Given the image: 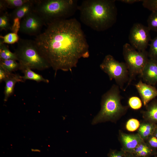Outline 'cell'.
<instances>
[{"instance_id":"obj_1","label":"cell","mask_w":157,"mask_h":157,"mask_svg":"<svg viewBox=\"0 0 157 157\" xmlns=\"http://www.w3.org/2000/svg\"><path fill=\"white\" fill-rule=\"evenodd\" d=\"M34 40L41 55L57 71H71L81 58L89 56V46L80 22L75 18L49 24Z\"/></svg>"},{"instance_id":"obj_2","label":"cell","mask_w":157,"mask_h":157,"mask_svg":"<svg viewBox=\"0 0 157 157\" xmlns=\"http://www.w3.org/2000/svg\"><path fill=\"white\" fill-rule=\"evenodd\" d=\"M113 0H85L78 5L80 18L85 25L97 31L108 29L116 23L117 10Z\"/></svg>"},{"instance_id":"obj_3","label":"cell","mask_w":157,"mask_h":157,"mask_svg":"<svg viewBox=\"0 0 157 157\" xmlns=\"http://www.w3.org/2000/svg\"><path fill=\"white\" fill-rule=\"evenodd\" d=\"M76 0H36L35 11L46 25L69 19L78 10Z\"/></svg>"},{"instance_id":"obj_4","label":"cell","mask_w":157,"mask_h":157,"mask_svg":"<svg viewBox=\"0 0 157 157\" xmlns=\"http://www.w3.org/2000/svg\"><path fill=\"white\" fill-rule=\"evenodd\" d=\"M120 89L117 84H113L102 95L101 110L92 120V124L114 120L126 111V107L123 106L121 103Z\"/></svg>"},{"instance_id":"obj_5","label":"cell","mask_w":157,"mask_h":157,"mask_svg":"<svg viewBox=\"0 0 157 157\" xmlns=\"http://www.w3.org/2000/svg\"><path fill=\"white\" fill-rule=\"evenodd\" d=\"M14 53L22 71L26 68L43 70L50 67L40 53L34 40L19 39Z\"/></svg>"},{"instance_id":"obj_6","label":"cell","mask_w":157,"mask_h":157,"mask_svg":"<svg viewBox=\"0 0 157 157\" xmlns=\"http://www.w3.org/2000/svg\"><path fill=\"white\" fill-rule=\"evenodd\" d=\"M122 53L129 74V80L126 88L137 75H141L149 58L146 51H137L128 43L123 45Z\"/></svg>"},{"instance_id":"obj_7","label":"cell","mask_w":157,"mask_h":157,"mask_svg":"<svg viewBox=\"0 0 157 157\" xmlns=\"http://www.w3.org/2000/svg\"><path fill=\"white\" fill-rule=\"evenodd\" d=\"M101 69L108 76L111 81L114 79L120 89L124 90L126 83L129 80L128 69L126 63L119 62L111 55L105 56L100 65Z\"/></svg>"},{"instance_id":"obj_8","label":"cell","mask_w":157,"mask_h":157,"mask_svg":"<svg viewBox=\"0 0 157 157\" xmlns=\"http://www.w3.org/2000/svg\"><path fill=\"white\" fill-rule=\"evenodd\" d=\"M150 30L147 26L136 23L131 27L129 35L131 45L139 51H146L150 41L151 40Z\"/></svg>"},{"instance_id":"obj_9","label":"cell","mask_w":157,"mask_h":157,"mask_svg":"<svg viewBox=\"0 0 157 157\" xmlns=\"http://www.w3.org/2000/svg\"><path fill=\"white\" fill-rule=\"evenodd\" d=\"M45 24L42 18L34 11L21 19L19 31L28 35L36 36L40 33Z\"/></svg>"},{"instance_id":"obj_10","label":"cell","mask_w":157,"mask_h":157,"mask_svg":"<svg viewBox=\"0 0 157 157\" xmlns=\"http://www.w3.org/2000/svg\"><path fill=\"white\" fill-rule=\"evenodd\" d=\"M135 86L145 106L157 97V89L154 86L140 80Z\"/></svg>"},{"instance_id":"obj_11","label":"cell","mask_w":157,"mask_h":157,"mask_svg":"<svg viewBox=\"0 0 157 157\" xmlns=\"http://www.w3.org/2000/svg\"><path fill=\"white\" fill-rule=\"evenodd\" d=\"M140 76L144 83L155 86L157 83V61L149 59Z\"/></svg>"},{"instance_id":"obj_12","label":"cell","mask_w":157,"mask_h":157,"mask_svg":"<svg viewBox=\"0 0 157 157\" xmlns=\"http://www.w3.org/2000/svg\"><path fill=\"white\" fill-rule=\"evenodd\" d=\"M36 0H28L21 6L13 10L10 14L11 19L19 18L21 20L25 16L34 11Z\"/></svg>"},{"instance_id":"obj_13","label":"cell","mask_w":157,"mask_h":157,"mask_svg":"<svg viewBox=\"0 0 157 157\" xmlns=\"http://www.w3.org/2000/svg\"><path fill=\"white\" fill-rule=\"evenodd\" d=\"M121 139L124 150L126 152L133 153L137 146L140 143L142 138L140 135L122 134Z\"/></svg>"},{"instance_id":"obj_14","label":"cell","mask_w":157,"mask_h":157,"mask_svg":"<svg viewBox=\"0 0 157 157\" xmlns=\"http://www.w3.org/2000/svg\"><path fill=\"white\" fill-rule=\"evenodd\" d=\"M5 85L4 94V101H6L13 94L15 84L18 82H24L21 76L18 74L12 73L10 76L5 81Z\"/></svg>"},{"instance_id":"obj_15","label":"cell","mask_w":157,"mask_h":157,"mask_svg":"<svg viewBox=\"0 0 157 157\" xmlns=\"http://www.w3.org/2000/svg\"><path fill=\"white\" fill-rule=\"evenodd\" d=\"M146 106L147 110L144 112L146 118L149 122L157 123V100L153 99Z\"/></svg>"},{"instance_id":"obj_16","label":"cell","mask_w":157,"mask_h":157,"mask_svg":"<svg viewBox=\"0 0 157 157\" xmlns=\"http://www.w3.org/2000/svg\"><path fill=\"white\" fill-rule=\"evenodd\" d=\"M28 0H0V13L3 12L7 8L14 9L18 8Z\"/></svg>"},{"instance_id":"obj_17","label":"cell","mask_w":157,"mask_h":157,"mask_svg":"<svg viewBox=\"0 0 157 157\" xmlns=\"http://www.w3.org/2000/svg\"><path fill=\"white\" fill-rule=\"evenodd\" d=\"M133 154L138 157H147L155 153L154 149L149 145L139 144L135 149Z\"/></svg>"},{"instance_id":"obj_18","label":"cell","mask_w":157,"mask_h":157,"mask_svg":"<svg viewBox=\"0 0 157 157\" xmlns=\"http://www.w3.org/2000/svg\"><path fill=\"white\" fill-rule=\"evenodd\" d=\"M22 71L24 74L22 78L24 81L26 80H30L38 82H43L47 83L49 82L48 80L43 77L41 75L33 71L30 69L26 68Z\"/></svg>"},{"instance_id":"obj_19","label":"cell","mask_w":157,"mask_h":157,"mask_svg":"<svg viewBox=\"0 0 157 157\" xmlns=\"http://www.w3.org/2000/svg\"><path fill=\"white\" fill-rule=\"evenodd\" d=\"M155 124L149 122L141 125L139 129L140 136L143 138H146L153 134L156 127Z\"/></svg>"},{"instance_id":"obj_20","label":"cell","mask_w":157,"mask_h":157,"mask_svg":"<svg viewBox=\"0 0 157 157\" xmlns=\"http://www.w3.org/2000/svg\"><path fill=\"white\" fill-rule=\"evenodd\" d=\"M17 60V56L12 52L8 47L0 40V60Z\"/></svg>"},{"instance_id":"obj_21","label":"cell","mask_w":157,"mask_h":157,"mask_svg":"<svg viewBox=\"0 0 157 157\" xmlns=\"http://www.w3.org/2000/svg\"><path fill=\"white\" fill-rule=\"evenodd\" d=\"M0 66L10 73L20 69V68L19 63L14 60H0Z\"/></svg>"},{"instance_id":"obj_22","label":"cell","mask_w":157,"mask_h":157,"mask_svg":"<svg viewBox=\"0 0 157 157\" xmlns=\"http://www.w3.org/2000/svg\"><path fill=\"white\" fill-rule=\"evenodd\" d=\"M10 14L7 12H3L0 13V31L3 30L7 31L10 29L11 25L10 23Z\"/></svg>"},{"instance_id":"obj_23","label":"cell","mask_w":157,"mask_h":157,"mask_svg":"<svg viewBox=\"0 0 157 157\" xmlns=\"http://www.w3.org/2000/svg\"><path fill=\"white\" fill-rule=\"evenodd\" d=\"M148 52L149 59L157 61V35L151 39Z\"/></svg>"},{"instance_id":"obj_24","label":"cell","mask_w":157,"mask_h":157,"mask_svg":"<svg viewBox=\"0 0 157 157\" xmlns=\"http://www.w3.org/2000/svg\"><path fill=\"white\" fill-rule=\"evenodd\" d=\"M147 27L150 31L157 32V10L151 11L147 19Z\"/></svg>"},{"instance_id":"obj_25","label":"cell","mask_w":157,"mask_h":157,"mask_svg":"<svg viewBox=\"0 0 157 157\" xmlns=\"http://www.w3.org/2000/svg\"><path fill=\"white\" fill-rule=\"evenodd\" d=\"M19 39L17 34L11 32L4 36L1 35L0 40L5 44H13L17 43Z\"/></svg>"},{"instance_id":"obj_26","label":"cell","mask_w":157,"mask_h":157,"mask_svg":"<svg viewBox=\"0 0 157 157\" xmlns=\"http://www.w3.org/2000/svg\"><path fill=\"white\" fill-rule=\"evenodd\" d=\"M128 104L132 109L138 110L142 106V101L137 96H132L129 99Z\"/></svg>"},{"instance_id":"obj_27","label":"cell","mask_w":157,"mask_h":157,"mask_svg":"<svg viewBox=\"0 0 157 157\" xmlns=\"http://www.w3.org/2000/svg\"><path fill=\"white\" fill-rule=\"evenodd\" d=\"M140 126V122L137 119L132 118L129 120L127 122L126 127L128 131H133L136 130Z\"/></svg>"},{"instance_id":"obj_28","label":"cell","mask_w":157,"mask_h":157,"mask_svg":"<svg viewBox=\"0 0 157 157\" xmlns=\"http://www.w3.org/2000/svg\"><path fill=\"white\" fill-rule=\"evenodd\" d=\"M142 5L151 11L157 10V0H144Z\"/></svg>"},{"instance_id":"obj_29","label":"cell","mask_w":157,"mask_h":157,"mask_svg":"<svg viewBox=\"0 0 157 157\" xmlns=\"http://www.w3.org/2000/svg\"><path fill=\"white\" fill-rule=\"evenodd\" d=\"M12 20L13 22L10 30L11 32L17 34L18 31H19L21 20L17 18L13 19Z\"/></svg>"},{"instance_id":"obj_30","label":"cell","mask_w":157,"mask_h":157,"mask_svg":"<svg viewBox=\"0 0 157 157\" xmlns=\"http://www.w3.org/2000/svg\"><path fill=\"white\" fill-rule=\"evenodd\" d=\"M0 66V82L5 81L10 76L12 73Z\"/></svg>"},{"instance_id":"obj_31","label":"cell","mask_w":157,"mask_h":157,"mask_svg":"<svg viewBox=\"0 0 157 157\" xmlns=\"http://www.w3.org/2000/svg\"><path fill=\"white\" fill-rule=\"evenodd\" d=\"M150 137L148 141L149 146L154 149H157V138L153 135Z\"/></svg>"},{"instance_id":"obj_32","label":"cell","mask_w":157,"mask_h":157,"mask_svg":"<svg viewBox=\"0 0 157 157\" xmlns=\"http://www.w3.org/2000/svg\"><path fill=\"white\" fill-rule=\"evenodd\" d=\"M124 153L115 151H110L108 155V157H124Z\"/></svg>"},{"instance_id":"obj_33","label":"cell","mask_w":157,"mask_h":157,"mask_svg":"<svg viewBox=\"0 0 157 157\" xmlns=\"http://www.w3.org/2000/svg\"><path fill=\"white\" fill-rule=\"evenodd\" d=\"M143 1L141 0H121L119 1L125 3L132 4L138 2L142 1Z\"/></svg>"},{"instance_id":"obj_34","label":"cell","mask_w":157,"mask_h":157,"mask_svg":"<svg viewBox=\"0 0 157 157\" xmlns=\"http://www.w3.org/2000/svg\"><path fill=\"white\" fill-rule=\"evenodd\" d=\"M153 135L157 138V126H156Z\"/></svg>"},{"instance_id":"obj_35","label":"cell","mask_w":157,"mask_h":157,"mask_svg":"<svg viewBox=\"0 0 157 157\" xmlns=\"http://www.w3.org/2000/svg\"><path fill=\"white\" fill-rule=\"evenodd\" d=\"M131 153H130V154H127L126 155H124V157H135L133 156L131 154Z\"/></svg>"},{"instance_id":"obj_36","label":"cell","mask_w":157,"mask_h":157,"mask_svg":"<svg viewBox=\"0 0 157 157\" xmlns=\"http://www.w3.org/2000/svg\"></svg>"}]
</instances>
